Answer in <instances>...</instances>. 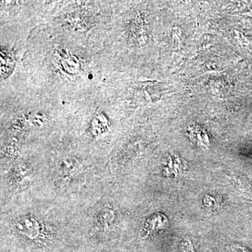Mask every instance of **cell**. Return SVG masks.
<instances>
[{"label": "cell", "mask_w": 252, "mask_h": 252, "mask_svg": "<svg viewBox=\"0 0 252 252\" xmlns=\"http://www.w3.org/2000/svg\"><path fill=\"white\" fill-rule=\"evenodd\" d=\"M189 135L193 139V142L202 148H207L210 143L207 134L200 127H193L189 129Z\"/></svg>", "instance_id": "cell-3"}, {"label": "cell", "mask_w": 252, "mask_h": 252, "mask_svg": "<svg viewBox=\"0 0 252 252\" xmlns=\"http://www.w3.org/2000/svg\"><path fill=\"white\" fill-rule=\"evenodd\" d=\"M16 228L21 234L30 238H35L40 232V226L37 220L29 217H26L18 220L16 223Z\"/></svg>", "instance_id": "cell-1"}, {"label": "cell", "mask_w": 252, "mask_h": 252, "mask_svg": "<svg viewBox=\"0 0 252 252\" xmlns=\"http://www.w3.org/2000/svg\"><path fill=\"white\" fill-rule=\"evenodd\" d=\"M1 74L2 77H7L12 72L15 66V58L12 53L4 49L1 52Z\"/></svg>", "instance_id": "cell-2"}, {"label": "cell", "mask_w": 252, "mask_h": 252, "mask_svg": "<svg viewBox=\"0 0 252 252\" xmlns=\"http://www.w3.org/2000/svg\"><path fill=\"white\" fill-rule=\"evenodd\" d=\"M180 252H195L193 244L189 238H185L180 244Z\"/></svg>", "instance_id": "cell-4"}]
</instances>
